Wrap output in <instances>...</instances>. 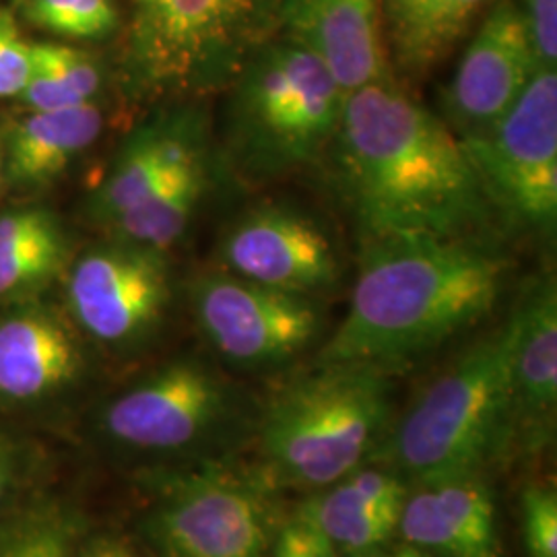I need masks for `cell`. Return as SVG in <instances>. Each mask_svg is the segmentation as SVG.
<instances>
[{
  "instance_id": "obj_1",
  "label": "cell",
  "mask_w": 557,
  "mask_h": 557,
  "mask_svg": "<svg viewBox=\"0 0 557 557\" xmlns=\"http://www.w3.org/2000/svg\"><path fill=\"white\" fill-rule=\"evenodd\" d=\"M329 153L366 239L475 238L490 218L457 135L391 75L347 94Z\"/></svg>"
},
{
  "instance_id": "obj_29",
  "label": "cell",
  "mask_w": 557,
  "mask_h": 557,
  "mask_svg": "<svg viewBox=\"0 0 557 557\" xmlns=\"http://www.w3.org/2000/svg\"><path fill=\"white\" fill-rule=\"evenodd\" d=\"M34 469L32 450L7 432H0V517L20 498Z\"/></svg>"
},
{
  "instance_id": "obj_20",
  "label": "cell",
  "mask_w": 557,
  "mask_h": 557,
  "mask_svg": "<svg viewBox=\"0 0 557 557\" xmlns=\"http://www.w3.org/2000/svg\"><path fill=\"white\" fill-rule=\"evenodd\" d=\"M101 110L81 103L60 110H34L9 137V176L20 184H44L100 137Z\"/></svg>"
},
{
  "instance_id": "obj_28",
  "label": "cell",
  "mask_w": 557,
  "mask_h": 557,
  "mask_svg": "<svg viewBox=\"0 0 557 557\" xmlns=\"http://www.w3.org/2000/svg\"><path fill=\"white\" fill-rule=\"evenodd\" d=\"M32 46L15 20L0 11V100L21 96L32 75Z\"/></svg>"
},
{
  "instance_id": "obj_30",
  "label": "cell",
  "mask_w": 557,
  "mask_h": 557,
  "mask_svg": "<svg viewBox=\"0 0 557 557\" xmlns=\"http://www.w3.org/2000/svg\"><path fill=\"white\" fill-rule=\"evenodd\" d=\"M338 552L308 520L296 517L278 527L271 557H337Z\"/></svg>"
},
{
  "instance_id": "obj_4",
  "label": "cell",
  "mask_w": 557,
  "mask_h": 557,
  "mask_svg": "<svg viewBox=\"0 0 557 557\" xmlns=\"http://www.w3.org/2000/svg\"><path fill=\"white\" fill-rule=\"evenodd\" d=\"M512 319L434 380L386 440L388 462L418 485L481 475L515 434Z\"/></svg>"
},
{
  "instance_id": "obj_21",
  "label": "cell",
  "mask_w": 557,
  "mask_h": 557,
  "mask_svg": "<svg viewBox=\"0 0 557 557\" xmlns=\"http://www.w3.org/2000/svg\"><path fill=\"white\" fill-rule=\"evenodd\" d=\"M207 156L174 168L160 184L112 221L131 244L161 250L182 236L207 188Z\"/></svg>"
},
{
  "instance_id": "obj_22",
  "label": "cell",
  "mask_w": 557,
  "mask_h": 557,
  "mask_svg": "<svg viewBox=\"0 0 557 557\" xmlns=\"http://www.w3.org/2000/svg\"><path fill=\"white\" fill-rule=\"evenodd\" d=\"M64 242L44 211H20L0 220V298L38 287L59 273Z\"/></svg>"
},
{
  "instance_id": "obj_24",
  "label": "cell",
  "mask_w": 557,
  "mask_h": 557,
  "mask_svg": "<svg viewBox=\"0 0 557 557\" xmlns=\"http://www.w3.org/2000/svg\"><path fill=\"white\" fill-rule=\"evenodd\" d=\"M100 85V69L87 52L59 44H34L32 75L21 96L32 110H60L94 101Z\"/></svg>"
},
{
  "instance_id": "obj_13",
  "label": "cell",
  "mask_w": 557,
  "mask_h": 557,
  "mask_svg": "<svg viewBox=\"0 0 557 557\" xmlns=\"http://www.w3.org/2000/svg\"><path fill=\"white\" fill-rule=\"evenodd\" d=\"M158 252L131 244L103 248L77 262L69 281V304L91 337L124 345L160 322L170 301V277Z\"/></svg>"
},
{
  "instance_id": "obj_16",
  "label": "cell",
  "mask_w": 557,
  "mask_h": 557,
  "mask_svg": "<svg viewBox=\"0 0 557 557\" xmlns=\"http://www.w3.org/2000/svg\"><path fill=\"white\" fill-rule=\"evenodd\" d=\"M515 430L547 436L557 405V287L554 275L529 283L510 314Z\"/></svg>"
},
{
  "instance_id": "obj_23",
  "label": "cell",
  "mask_w": 557,
  "mask_h": 557,
  "mask_svg": "<svg viewBox=\"0 0 557 557\" xmlns=\"http://www.w3.org/2000/svg\"><path fill=\"white\" fill-rule=\"evenodd\" d=\"M298 517L319 529L337 552L354 557L372 556L397 533V524L380 517L345 479L304 502Z\"/></svg>"
},
{
  "instance_id": "obj_11",
  "label": "cell",
  "mask_w": 557,
  "mask_h": 557,
  "mask_svg": "<svg viewBox=\"0 0 557 557\" xmlns=\"http://www.w3.org/2000/svg\"><path fill=\"white\" fill-rule=\"evenodd\" d=\"M539 69L520 4L496 0L442 91V120L457 137L492 126L517 103Z\"/></svg>"
},
{
  "instance_id": "obj_10",
  "label": "cell",
  "mask_w": 557,
  "mask_h": 557,
  "mask_svg": "<svg viewBox=\"0 0 557 557\" xmlns=\"http://www.w3.org/2000/svg\"><path fill=\"white\" fill-rule=\"evenodd\" d=\"M230 393L197 361H176L114 398L101 430L119 446L140 453H176L211 434L227 416Z\"/></svg>"
},
{
  "instance_id": "obj_33",
  "label": "cell",
  "mask_w": 557,
  "mask_h": 557,
  "mask_svg": "<svg viewBox=\"0 0 557 557\" xmlns=\"http://www.w3.org/2000/svg\"><path fill=\"white\" fill-rule=\"evenodd\" d=\"M397 557H413V549L405 547V549H400V554Z\"/></svg>"
},
{
  "instance_id": "obj_9",
  "label": "cell",
  "mask_w": 557,
  "mask_h": 557,
  "mask_svg": "<svg viewBox=\"0 0 557 557\" xmlns=\"http://www.w3.org/2000/svg\"><path fill=\"white\" fill-rule=\"evenodd\" d=\"M193 310L202 335L221 358L239 368H275L306 351L322 329L312 296H299L236 277H200Z\"/></svg>"
},
{
  "instance_id": "obj_14",
  "label": "cell",
  "mask_w": 557,
  "mask_h": 557,
  "mask_svg": "<svg viewBox=\"0 0 557 557\" xmlns=\"http://www.w3.org/2000/svg\"><path fill=\"white\" fill-rule=\"evenodd\" d=\"M283 36L306 46L345 94L391 75L382 0H277Z\"/></svg>"
},
{
  "instance_id": "obj_5",
  "label": "cell",
  "mask_w": 557,
  "mask_h": 557,
  "mask_svg": "<svg viewBox=\"0 0 557 557\" xmlns=\"http://www.w3.org/2000/svg\"><path fill=\"white\" fill-rule=\"evenodd\" d=\"M347 94L322 60L283 36L262 41L232 81L227 147L242 176L271 180L329 153Z\"/></svg>"
},
{
  "instance_id": "obj_32",
  "label": "cell",
  "mask_w": 557,
  "mask_h": 557,
  "mask_svg": "<svg viewBox=\"0 0 557 557\" xmlns=\"http://www.w3.org/2000/svg\"><path fill=\"white\" fill-rule=\"evenodd\" d=\"M73 557H143L139 552L124 539L116 535H96L83 543H77Z\"/></svg>"
},
{
  "instance_id": "obj_18",
  "label": "cell",
  "mask_w": 557,
  "mask_h": 557,
  "mask_svg": "<svg viewBox=\"0 0 557 557\" xmlns=\"http://www.w3.org/2000/svg\"><path fill=\"white\" fill-rule=\"evenodd\" d=\"M496 0H382L384 46L398 71L419 79L446 59Z\"/></svg>"
},
{
  "instance_id": "obj_6",
  "label": "cell",
  "mask_w": 557,
  "mask_h": 557,
  "mask_svg": "<svg viewBox=\"0 0 557 557\" xmlns=\"http://www.w3.org/2000/svg\"><path fill=\"white\" fill-rule=\"evenodd\" d=\"M277 21V0H137L131 57L160 89L232 83Z\"/></svg>"
},
{
  "instance_id": "obj_2",
  "label": "cell",
  "mask_w": 557,
  "mask_h": 557,
  "mask_svg": "<svg viewBox=\"0 0 557 557\" xmlns=\"http://www.w3.org/2000/svg\"><path fill=\"white\" fill-rule=\"evenodd\" d=\"M508 260L478 238L366 239L349 310L319 363L391 370L485 319L508 277Z\"/></svg>"
},
{
  "instance_id": "obj_31",
  "label": "cell",
  "mask_w": 557,
  "mask_h": 557,
  "mask_svg": "<svg viewBox=\"0 0 557 557\" xmlns=\"http://www.w3.org/2000/svg\"><path fill=\"white\" fill-rule=\"evenodd\" d=\"M520 9L529 25L539 66L556 69L557 0H522Z\"/></svg>"
},
{
  "instance_id": "obj_25",
  "label": "cell",
  "mask_w": 557,
  "mask_h": 557,
  "mask_svg": "<svg viewBox=\"0 0 557 557\" xmlns=\"http://www.w3.org/2000/svg\"><path fill=\"white\" fill-rule=\"evenodd\" d=\"M77 541V520L57 502L32 504L0 524V557H73Z\"/></svg>"
},
{
  "instance_id": "obj_12",
  "label": "cell",
  "mask_w": 557,
  "mask_h": 557,
  "mask_svg": "<svg viewBox=\"0 0 557 557\" xmlns=\"http://www.w3.org/2000/svg\"><path fill=\"white\" fill-rule=\"evenodd\" d=\"M227 273L299 296H312L338 278L335 244L319 221L285 205L242 213L221 242Z\"/></svg>"
},
{
  "instance_id": "obj_7",
  "label": "cell",
  "mask_w": 557,
  "mask_h": 557,
  "mask_svg": "<svg viewBox=\"0 0 557 557\" xmlns=\"http://www.w3.org/2000/svg\"><path fill=\"white\" fill-rule=\"evenodd\" d=\"M458 140L490 207L520 230L543 236L556 232V69L541 66L502 119Z\"/></svg>"
},
{
  "instance_id": "obj_15",
  "label": "cell",
  "mask_w": 557,
  "mask_h": 557,
  "mask_svg": "<svg viewBox=\"0 0 557 557\" xmlns=\"http://www.w3.org/2000/svg\"><path fill=\"white\" fill-rule=\"evenodd\" d=\"M407 547L438 557H502L494 494L481 475L418 485L398 518Z\"/></svg>"
},
{
  "instance_id": "obj_17",
  "label": "cell",
  "mask_w": 557,
  "mask_h": 557,
  "mask_svg": "<svg viewBox=\"0 0 557 557\" xmlns=\"http://www.w3.org/2000/svg\"><path fill=\"white\" fill-rule=\"evenodd\" d=\"M81 351L62 320L23 310L0 320V405L59 395L81 372Z\"/></svg>"
},
{
  "instance_id": "obj_3",
  "label": "cell",
  "mask_w": 557,
  "mask_h": 557,
  "mask_svg": "<svg viewBox=\"0 0 557 557\" xmlns=\"http://www.w3.org/2000/svg\"><path fill=\"white\" fill-rule=\"evenodd\" d=\"M391 419L388 370L319 363L283 386L260 419L267 483L331 487L359 469Z\"/></svg>"
},
{
  "instance_id": "obj_26",
  "label": "cell",
  "mask_w": 557,
  "mask_h": 557,
  "mask_svg": "<svg viewBox=\"0 0 557 557\" xmlns=\"http://www.w3.org/2000/svg\"><path fill=\"white\" fill-rule=\"evenodd\" d=\"M25 15L71 38L108 36L119 21L112 0H25Z\"/></svg>"
},
{
  "instance_id": "obj_8",
  "label": "cell",
  "mask_w": 557,
  "mask_h": 557,
  "mask_svg": "<svg viewBox=\"0 0 557 557\" xmlns=\"http://www.w3.org/2000/svg\"><path fill=\"white\" fill-rule=\"evenodd\" d=\"M277 531L269 483L215 465L172 479L143 520L160 557H271Z\"/></svg>"
},
{
  "instance_id": "obj_34",
  "label": "cell",
  "mask_w": 557,
  "mask_h": 557,
  "mask_svg": "<svg viewBox=\"0 0 557 557\" xmlns=\"http://www.w3.org/2000/svg\"><path fill=\"white\" fill-rule=\"evenodd\" d=\"M413 549V547H411ZM413 557H423L421 554H419L418 549H413Z\"/></svg>"
},
{
  "instance_id": "obj_19",
  "label": "cell",
  "mask_w": 557,
  "mask_h": 557,
  "mask_svg": "<svg viewBox=\"0 0 557 557\" xmlns=\"http://www.w3.org/2000/svg\"><path fill=\"white\" fill-rule=\"evenodd\" d=\"M205 156L202 128L195 120H176L143 131L122 151L101 186V215L116 220L137 207L174 168Z\"/></svg>"
},
{
  "instance_id": "obj_27",
  "label": "cell",
  "mask_w": 557,
  "mask_h": 557,
  "mask_svg": "<svg viewBox=\"0 0 557 557\" xmlns=\"http://www.w3.org/2000/svg\"><path fill=\"white\" fill-rule=\"evenodd\" d=\"M522 533L529 557H557V494L533 483L522 494Z\"/></svg>"
}]
</instances>
